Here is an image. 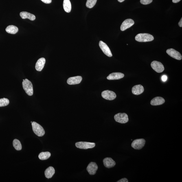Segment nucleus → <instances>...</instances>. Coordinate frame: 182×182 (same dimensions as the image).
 <instances>
[{"label": "nucleus", "mask_w": 182, "mask_h": 182, "mask_svg": "<svg viewBox=\"0 0 182 182\" xmlns=\"http://www.w3.org/2000/svg\"><path fill=\"white\" fill-rule=\"evenodd\" d=\"M5 30L9 34H15L18 32V28L15 26L11 25L7 27Z\"/></svg>", "instance_id": "nucleus-21"}, {"label": "nucleus", "mask_w": 182, "mask_h": 182, "mask_svg": "<svg viewBox=\"0 0 182 182\" xmlns=\"http://www.w3.org/2000/svg\"><path fill=\"white\" fill-rule=\"evenodd\" d=\"M166 52L169 56L176 60H181L182 59V57L181 53L173 49L167 50Z\"/></svg>", "instance_id": "nucleus-9"}, {"label": "nucleus", "mask_w": 182, "mask_h": 182, "mask_svg": "<svg viewBox=\"0 0 182 182\" xmlns=\"http://www.w3.org/2000/svg\"><path fill=\"white\" fill-rule=\"evenodd\" d=\"M135 38L136 41L140 42L152 41L154 39V37L152 35L146 33L138 34Z\"/></svg>", "instance_id": "nucleus-1"}, {"label": "nucleus", "mask_w": 182, "mask_h": 182, "mask_svg": "<svg viewBox=\"0 0 182 182\" xmlns=\"http://www.w3.org/2000/svg\"><path fill=\"white\" fill-rule=\"evenodd\" d=\"M124 73L118 72L113 73L110 74L107 77V79L109 80H119L124 78Z\"/></svg>", "instance_id": "nucleus-14"}, {"label": "nucleus", "mask_w": 182, "mask_h": 182, "mask_svg": "<svg viewBox=\"0 0 182 182\" xmlns=\"http://www.w3.org/2000/svg\"><path fill=\"white\" fill-rule=\"evenodd\" d=\"M97 0H87L86 6L89 8H92L95 6L97 3Z\"/></svg>", "instance_id": "nucleus-25"}, {"label": "nucleus", "mask_w": 182, "mask_h": 182, "mask_svg": "<svg viewBox=\"0 0 182 182\" xmlns=\"http://www.w3.org/2000/svg\"><path fill=\"white\" fill-rule=\"evenodd\" d=\"M181 0H172L173 3H177L181 1Z\"/></svg>", "instance_id": "nucleus-32"}, {"label": "nucleus", "mask_w": 182, "mask_h": 182, "mask_svg": "<svg viewBox=\"0 0 182 182\" xmlns=\"http://www.w3.org/2000/svg\"><path fill=\"white\" fill-rule=\"evenodd\" d=\"M125 0H118V1L120 3L123 2Z\"/></svg>", "instance_id": "nucleus-33"}, {"label": "nucleus", "mask_w": 182, "mask_h": 182, "mask_svg": "<svg viewBox=\"0 0 182 182\" xmlns=\"http://www.w3.org/2000/svg\"><path fill=\"white\" fill-rule=\"evenodd\" d=\"M13 146L16 150H21L22 148V145L20 141L17 139H14L13 141Z\"/></svg>", "instance_id": "nucleus-24"}, {"label": "nucleus", "mask_w": 182, "mask_h": 182, "mask_svg": "<svg viewBox=\"0 0 182 182\" xmlns=\"http://www.w3.org/2000/svg\"><path fill=\"white\" fill-rule=\"evenodd\" d=\"M41 1L43 2V3H46V4H49V3H51V2H52V0H41Z\"/></svg>", "instance_id": "nucleus-30"}, {"label": "nucleus", "mask_w": 182, "mask_h": 182, "mask_svg": "<svg viewBox=\"0 0 182 182\" xmlns=\"http://www.w3.org/2000/svg\"><path fill=\"white\" fill-rule=\"evenodd\" d=\"M51 154L49 152H42L38 155V158L42 160L47 159L50 157Z\"/></svg>", "instance_id": "nucleus-23"}, {"label": "nucleus", "mask_w": 182, "mask_h": 182, "mask_svg": "<svg viewBox=\"0 0 182 182\" xmlns=\"http://www.w3.org/2000/svg\"><path fill=\"white\" fill-rule=\"evenodd\" d=\"M32 126L33 132L38 136L42 137L44 135L45 130L40 124L36 122H33Z\"/></svg>", "instance_id": "nucleus-3"}, {"label": "nucleus", "mask_w": 182, "mask_h": 182, "mask_svg": "<svg viewBox=\"0 0 182 182\" xmlns=\"http://www.w3.org/2000/svg\"><path fill=\"white\" fill-rule=\"evenodd\" d=\"M102 96L103 98L108 100H113L116 97V95L114 92L109 90L103 91Z\"/></svg>", "instance_id": "nucleus-8"}, {"label": "nucleus", "mask_w": 182, "mask_h": 182, "mask_svg": "<svg viewBox=\"0 0 182 182\" xmlns=\"http://www.w3.org/2000/svg\"><path fill=\"white\" fill-rule=\"evenodd\" d=\"M165 102V100L163 97H156L151 101L150 104L152 106H158L162 105Z\"/></svg>", "instance_id": "nucleus-16"}, {"label": "nucleus", "mask_w": 182, "mask_h": 182, "mask_svg": "<svg viewBox=\"0 0 182 182\" xmlns=\"http://www.w3.org/2000/svg\"><path fill=\"white\" fill-rule=\"evenodd\" d=\"M178 25H179V26L180 27H182V18H181V19L180 20L179 23H178Z\"/></svg>", "instance_id": "nucleus-31"}, {"label": "nucleus", "mask_w": 182, "mask_h": 182, "mask_svg": "<svg viewBox=\"0 0 182 182\" xmlns=\"http://www.w3.org/2000/svg\"><path fill=\"white\" fill-rule=\"evenodd\" d=\"M104 166L106 168H110L116 165L115 162L110 158H106L103 161Z\"/></svg>", "instance_id": "nucleus-15"}, {"label": "nucleus", "mask_w": 182, "mask_h": 182, "mask_svg": "<svg viewBox=\"0 0 182 182\" xmlns=\"http://www.w3.org/2000/svg\"><path fill=\"white\" fill-rule=\"evenodd\" d=\"M146 144V140L144 139H137L132 142L131 146L134 149L140 150L143 148Z\"/></svg>", "instance_id": "nucleus-6"}, {"label": "nucleus", "mask_w": 182, "mask_h": 182, "mask_svg": "<svg viewBox=\"0 0 182 182\" xmlns=\"http://www.w3.org/2000/svg\"><path fill=\"white\" fill-rule=\"evenodd\" d=\"M75 146L77 148L81 149H88L92 148L95 146V143L86 142H79L76 143Z\"/></svg>", "instance_id": "nucleus-4"}, {"label": "nucleus", "mask_w": 182, "mask_h": 182, "mask_svg": "<svg viewBox=\"0 0 182 182\" xmlns=\"http://www.w3.org/2000/svg\"><path fill=\"white\" fill-rule=\"evenodd\" d=\"M144 91V89L143 86L141 85H138L134 86L132 89V93L134 95H139L143 93Z\"/></svg>", "instance_id": "nucleus-18"}, {"label": "nucleus", "mask_w": 182, "mask_h": 182, "mask_svg": "<svg viewBox=\"0 0 182 182\" xmlns=\"http://www.w3.org/2000/svg\"><path fill=\"white\" fill-rule=\"evenodd\" d=\"M134 24V22L132 19H127L123 22L120 27L121 30L124 31L130 28Z\"/></svg>", "instance_id": "nucleus-11"}, {"label": "nucleus", "mask_w": 182, "mask_h": 182, "mask_svg": "<svg viewBox=\"0 0 182 182\" xmlns=\"http://www.w3.org/2000/svg\"><path fill=\"white\" fill-rule=\"evenodd\" d=\"M86 169L90 175H93L96 173L97 169H98V166H97L96 163L91 162L88 165Z\"/></svg>", "instance_id": "nucleus-12"}, {"label": "nucleus", "mask_w": 182, "mask_h": 182, "mask_svg": "<svg viewBox=\"0 0 182 182\" xmlns=\"http://www.w3.org/2000/svg\"><path fill=\"white\" fill-rule=\"evenodd\" d=\"M20 16L23 19H28L33 21L36 19V16L34 15L26 12H23L20 13Z\"/></svg>", "instance_id": "nucleus-19"}, {"label": "nucleus", "mask_w": 182, "mask_h": 182, "mask_svg": "<svg viewBox=\"0 0 182 182\" xmlns=\"http://www.w3.org/2000/svg\"><path fill=\"white\" fill-rule=\"evenodd\" d=\"M116 121L121 124H126L128 121V116L125 113H118L114 117Z\"/></svg>", "instance_id": "nucleus-5"}, {"label": "nucleus", "mask_w": 182, "mask_h": 182, "mask_svg": "<svg viewBox=\"0 0 182 182\" xmlns=\"http://www.w3.org/2000/svg\"><path fill=\"white\" fill-rule=\"evenodd\" d=\"M128 181L127 178H122L119 180V181H117V182H128Z\"/></svg>", "instance_id": "nucleus-28"}, {"label": "nucleus", "mask_w": 182, "mask_h": 182, "mask_svg": "<svg viewBox=\"0 0 182 182\" xmlns=\"http://www.w3.org/2000/svg\"><path fill=\"white\" fill-rule=\"evenodd\" d=\"M9 103L10 102L8 99L5 98L0 99V107L8 105Z\"/></svg>", "instance_id": "nucleus-26"}, {"label": "nucleus", "mask_w": 182, "mask_h": 182, "mask_svg": "<svg viewBox=\"0 0 182 182\" xmlns=\"http://www.w3.org/2000/svg\"><path fill=\"white\" fill-rule=\"evenodd\" d=\"M99 45L103 52L107 56L109 57L113 56L111 50L105 43L102 41H100L99 42Z\"/></svg>", "instance_id": "nucleus-10"}, {"label": "nucleus", "mask_w": 182, "mask_h": 182, "mask_svg": "<svg viewBox=\"0 0 182 182\" xmlns=\"http://www.w3.org/2000/svg\"><path fill=\"white\" fill-rule=\"evenodd\" d=\"M23 86L26 93L29 96H32L34 92L32 83L27 79H25L23 80Z\"/></svg>", "instance_id": "nucleus-2"}, {"label": "nucleus", "mask_w": 182, "mask_h": 182, "mask_svg": "<svg viewBox=\"0 0 182 182\" xmlns=\"http://www.w3.org/2000/svg\"><path fill=\"white\" fill-rule=\"evenodd\" d=\"M63 7L65 12L68 13L70 12L71 6V2L69 0H64Z\"/></svg>", "instance_id": "nucleus-22"}, {"label": "nucleus", "mask_w": 182, "mask_h": 182, "mask_svg": "<svg viewBox=\"0 0 182 182\" xmlns=\"http://www.w3.org/2000/svg\"><path fill=\"white\" fill-rule=\"evenodd\" d=\"M46 60L45 58H41L39 59L37 62L35 68L37 71H41L43 69L45 65Z\"/></svg>", "instance_id": "nucleus-17"}, {"label": "nucleus", "mask_w": 182, "mask_h": 182, "mask_svg": "<svg viewBox=\"0 0 182 182\" xmlns=\"http://www.w3.org/2000/svg\"><path fill=\"white\" fill-rule=\"evenodd\" d=\"M151 66L154 70L158 73L162 72L164 70V66L163 64L161 62L157 61L152 62L151 64Z\"/></svg>", "instance_id": "nucleus-7"}, {"label": "nucleus", "mask_w": 182, "mask_h": 182, "mask_svg": "<svg viewBox=\"0 0 182 182\" xmlns=\"http://www.w3.org/2000/svg\"><path fill=\"white\" fill-rule=\"evenodd\" d=\"M55 170L52 167H50L46 170L45 172V177L48 179L52 177L55 174Z\"/></svg>", "instance_id": "nucleus-20"}, {"label": "nucleus", "mask_w": 182, "mask_h": 182, "mask_svg": "<svg viewBox=\"0 0 182 182\" xmlns=\"http://www.w3.org/2000/svg\"><path fill=\"white\" fill-rule=\"evenodd\" d=\"M161 80L163 82H165L167 80V77L166 75H163L161 77Z\"/></svg>", "instance_id": "nucleus-29"}, {"label": "nucleus", "mask_w": 182, "mask_h": 182, "mask_svg": "<svg viewBox=\"0 0 182 182\" xmlns=\"http://www.w3.org/2000/svg\"><path fill=\"white\" fill-rule=\"evenodd\" d=\"M82 79L81 76L71 77L68 79L67 82L69 85H76L80 83Z\"/></svg>", "instance_id": "nucleus-13"}, {"label": "nucleus", "mask_w": 182, "mask_h": 182, "mask_svg": "<svg viewBox=\"0 0 182 182\" xmlns=\"http://www.w3.org/2000/svg\"><path fill=\"white\" fill-rule=\"evenodd\" d=\"M153 0H140L141 4L144 5H147L150 4L152 2Z\"/></svg>", "instance_id": "nucleus-27"}]
</instances>
